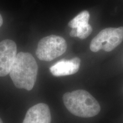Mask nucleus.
Returning a JSON list of instances; mask_svg holds the SVG:
<instances>
[{"label":"nucleus","instance_id":"obj_1","mask_svg":"<svg viewBox=\"0 0 123 123\" xmlns=\"http://www.w3.org/2000/svg\"><path fill=\"white\" fill-rule=\"evenodd\" d=\"M38 73V65L35 58L29 53H17L9 75L17 88L31 90Z\"/></svg>","mask_w":123,"mask_h":123},{"label":"nucleus","instance_id":"obj_2","mask_svg":"<svg viewBox=\"0 0 123 123\" xmlns=\"http://www.w3.org/2000/svg\"><path fill=\"white\" fill-rule=\"evenodd\" d=\"M64 105L71 113L80 117H92L100 111L98 101L83 90H78L64 93L63 96Z\"/></svg>","mask_w":123,"mask_h":123},{"label":"nucleus","instance_id":"obj_3","mask_svg":"<svg viewBox=\"0 0 123 123\" xmlns=\"http://www.w3.org/2000/svg\"><path fill=\"white\" fill-rule=\"evenodd\" d=\"M67 49V42L63 38L51 35L40 40L36 50V55L41 61H51L63 54Z\"/></svg>","mask_w":123,"mask_h":123},{"label":"nucleus","instance_id":"obj_4","mask_svg":"<svg viewBox=\"0 0 123 123\" xmlns=\"http://www.w3.org/2000/svg\"><path fill=\"white\" fill-rule=\"evenodd\" d=\"M123 41V27H108L98 33L91 42L90 48L92 52L103 50L110 52L117 47Z\"/></svg>","mask_w":123,"mask_h":123},{"label":"nucleus","instance_id":"obj_5","mask_svg":"<svg viewBox=\"0 0 123 123\" xmlns=\"http://www.w3.org/2000/svg\"><path fill=\"white\" fill-rule=\"evenodd\" d=\"M17 55V45L13 41L5 39L0 42V76L9 74Z\"/></svg>","mask_w":123,"mask_h":123},{"label":"nucleus","instance_id":"obj_6","mask_svg":"<svg viewBox=\"0 0 123 123\" xmlns=\"http://www.w3.org/2000/svg\"><path fill=\"white\" fill-rule=\"evenodd\" d=\"M51 116L47 104L39 103L27 111L22 123H51Z\"/></svg>","mask_w":123,"mask_h":123},{"label":"nucleus","instance_id":"obj_7","mask_svg":"<svg viewBox=\"0 0 123 123\" xmlns=\"http://www.w3.org/2000/svg\"><path fill=\"white\" fill-rule=\"evenodd\" d=\"M80 62L78 57L70 60L62 59L50 67V73L55 76L73 75L79 71Z\"/></svg>","mask_w":123,"mask_h":123},{"label":"nucleus","instance_id":"obj_8","mask_svg":"<svg viewBox=\"0 0 123 123\" xmlns=\"http://www.w3.org/2000/svg\"><path fill=\"white\" fill-rule=\"evenodd\" d=\"M90 13L87 10H84L80 13L71 20L68 23V26L72 29H75L76 31H79L81 29L88 26V21L90 19Z\"/></svg>","mask_w":123,"mask_h":123},{"label":"nucleus","instance_id":"obj_9","mask_svg":"<svg viewBox=\"0 0 123 123\" xmlns=\"http://www.w3.org/2000/svg\"><path fill=\"white\" fill-rule=\"evenodd\" d=\"M92 31V28L90 24L80 31L77 33V37L81 39H84L87 38L91 34Z\"/></svg>","mask_w":123,"mask_h":123},{"label":"nucleus","instance_id":"obj_10","mask_svg":"<svg viewBox=\"0 0 123 123\" xmlns=\"http://www.w3.org/2000/svg\"><path fill=\"white\" fill-rule=\"evenodd\" d=\"M70 35L72 37H77V31L75 29H73V30L71 31Z\"/></svg>","mask_w":123,"mask_h":123},{"label":"nucleus","instance_id":"obj_11","mask_svg":"<svg viewBox=\"0 0 123 123\" xmlns=\"http://www.w3.org/2000/svg\"><path fill=\"white\" fill-rule=\"evenodd\" d=\"M2 24H3V19H2V16H1V15L0 14V27L2 26Z\"/></svg>","mask_w":123,"mask_h":123},{"label":"nucleus","instance_id":"obj_12","mask_svg":"<svg viewBox=\"0 0 123 123\" xmlns=\"http://www.w3.org/2000/svg\"><path fill=\"white\" fill-rule=\"evenodd\" d=\"M0 123H3V121L2 120H1V118H0Z\"/></svg>","mask_w":123,"mask_h":123}]
</instances>
